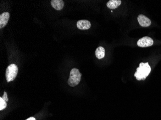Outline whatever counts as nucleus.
Instances as JSON below:
<instances>
[{"label": "nucleus", "mask_w": 161, "mask_h": 120, "mask_svg": "<svg viewBox=\"0 0 161 120\" xmlns=\"http://www.w3.org/2000/svg\"><path fill=\"white\" fill-rule=\"evenodd\" d=\"M151 68L148 63H141L136 69L134 76L137 80H144L151 73Z\"/></svg>", "instance_id": "obj_1"}, {"label": "nucleus", "mask_w": 161, "mask_h": 120, "mask_svg": "<svg viewBox=\"0 0 161 120\" xmlns=\"http://www.w3.org/2000/svg\"><path fill=\"white\" fill-rule=\"evenodd\" d=\"M82 74L77 68H73L70 71L69 77L68 81L69 85L71 87H75L79 84Z\"/></svg>", "instance_id": "obj_2"}, {"label": "nucleus", "mask_w": 161, "mask_h": 120, "mask_svg": "<svg viewBox=\"0 0 161 120\" xmlns=\"http://www.w3.org/2000/svg\"><path fill=\"white\" fill-rule=\"evenodd\" d=\"M18 67L15 64H11L7 67L5 73V76L7 82L14 80L18 75Z\"/></svg>", "instance_id": "obj_3"}, {"label": "nucleus", "mask_w": 161, "mask_h": 120, "mask_svg": "<svg viewBox=\"0 0 161 120\" xmlns=\"http://www.w3.org/2000/svg\"><path fill=\"white\" fill-rule=\"evenodd\" d=\"M153 40L149 37H144L139 39L137 41V45L140 47H148L153 45Z\"/></svg>", "instance_id": "obj_4"}, {"label": "nucleus", "mask_w": 161, "mask_h": 120, "mask_svg": "<svg viewBox=\"0 0 161 120\" xmlns=\"http://www.w3.org/2000/svg\"><path fill=\"white\" fill-rule=\"evenodd\" d=\"M138 23L142 27H148L151 25V21L143 14H140L137 17Z\"/></svg>", "instance_id": "obj_5"}, {"label": "nucleus", "mask_w": 161, "mask_h": 120, "mask_svg": "<svg viewBox=\"0 0 161 120\" xmlns=\"http://www.w3.org/2000/svg\"><path fill=\"white\" fill-rule=\"evenodd\" d=\"M77 27L78 29L80 30L88 29L91 27V23L86 20H80L77 22Z\"/></svg>", "instance_id": "obj_6"}, {"label": "nucleus", "mask_w": 161, "mask_h": 120, "mask_svg": "<svg viewBox=\"0 0 161 120\" xmlns=\"http://www.w3.org/2000/svg\"><path fill=\"white\" fill-rule=\"evenodd\" d=\"M9 13L8 12H4L2 13L0 16V28L2 29L6 26L9 19Z\"/></svg>", "instance_id": "obj_7"}, {"label": "nucleus", "mask_w": 161, "mask_h": 120, "mask_svg": "<svg viewBox=\"0 0 161 120\" xmlns=\"http://www.w3.org/2000/svg\"><path fill=\"white\" fill-rule=\"evenodd\" d=\"M52 7L57 10H61L64 6V2L62 0H52L51 1Z\"/></svg>", "instance_id": "obj_8"}, {"label": "nucleus", "mask_w": 161, "mask_h": 120, "mask_svg": "<svg viewBox=\"0 0 161 120\" xmlns=\"http://www.w3.org/2000/svg\"><path fill=\"white\" fill-rule=\"evenodd\" d=\"M121 3L120 0H110L107 3V6L108 8L114 9L121 5Z\"/></svg>", "instance_id": "obj_9"}, {"label": "nucleus", "mask_w": 161, "mask_h": 120, "mask_svg": "<svg viewBox=\"0 0 161 120\" xmlns=\"http://www.w3.org/2000/svg\"><path fill=\"white\" fill-rule=\"evenodd\" d=\"M105 49L102 47H99L97 48L95 51L96 56L98 59L103 58L105 56Z\"/></svg>", "instance_id": "obj_10"}, {"label": "nucleus", "mask_w": 161, "mask_h": 120, "mask_svg": "<svg viewBox=\"0 0 161 120\" xmlns=\"http://www.w3.org/2000/svg\"><path fill=\"white\" fill-rule=\"evenodd\" d=\"M7 107L6 102L3 99V97H0V111L4 110Z\"/></svg>", "instance_id": "obj_11"}, {"label": "nucleus", "mask_w": 161, "mask_h": 120, "mask_svg": "<svg viewBox=\"0 0 161 120\" xmlns=\"http://www.w3.org/2000/svg\"><path fill=\"white\" fill-rule=\"evenodd\" d=\"M3 93L4 94H3V99L6 102H8V97H7V93L4 91Z\"/></svg>", "instance_id": "obj_12"}, {"label": "nucleus", "mask_w": 161, "mask_h": 120, "mask_svg": "<svg viewBox=\"0 0 161 120\" xmlns=\"http://www.w3.org/2000/svg\"><path fill=\"white\" fill-rule=\"evenodd\" d=\"M26 120H36L35 118L34 117H31L30 118H28V119H26Z\"/></svg>", "instance_id": "obj_13"}]
</instances>
